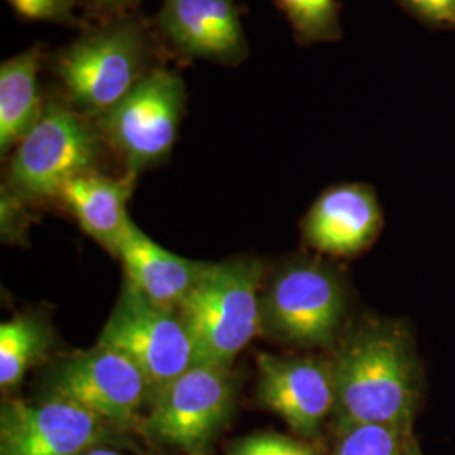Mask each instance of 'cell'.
<instances>
[{
  "mask_svg": "<svg viewBox=\"0 0 455 455\" xmlns=\"http://www.w3.org/2000/svg\"><path fill=\"white\" fill-rule=\"evenodd\" d=\"M110 423L51 395L44 402H7L0 411V455H84L103 445Z\"/></svg>",
  "mask_w": 455,
  "mask_h": 455,
  "instance_id": "30bf717a",
  "label": "cell"
},
{
  "mask_svg": "<svg viewBox=\"0 0 455 455\" xmlns=\"http://www.w3.org/2000/svg\"><path fill=\"white\" fill-rule=\"evenodd\" d=\"M116 257L139 292L154 304L178 312L210 265L167 251L133 221L120 242Z\"/></svg>",
  "mask_w": 455,
  "mask_h": 455,
  "instance_id": "5bb4252c",
  "label": "cell"
},
{
  "mask_svg": "<svg viewBox=\"0 0 455 455\" xmlns=\"http://www.w3.org/2000/svg\"><path fill=\"white\" fill-rule=\"evenodd\" d=\"M135 178L131 172L120 180L98 172L83 174L66 182L58 199L86 235L116 255L132 223L127 203L135 188Z\"/></svg>",
  "mask_w": 455,
  "mask_h": 455,
  "instance_id": "9a60e30c",
  "label": "cell"
},
{
  "mask_svg": "<svg viewBox=\"0 0 455 455\" xmlns=\"http://www.w3.org/2000/svg\"><path fill=\"white\" fill-rule=\"evenodd\" d=\"M84 455H125L120 454V452H116V451H112V449H107V447H103V445H98L95 449H92V451H88Z\"/></svg>",
  "mask_w": 455,
  "mask_h": 455,
  "instance_id": "cb8c5ba5",
  "label": "cell"
},
{
  "mask_svg": "<svg viewBox=\"0 0 455 455\" xmlns=\"http://www.w3.org/2000/svg\"><path fill=\"white\" fill-rule=\"evenodd\" d=\"M344 292L327 268L293 265L276 276L263 306L265 325L283 341L321 346L341 327Z\"/></svg>",
  "mask_w": 455,
  "mask_h": 455,
  "instance_id": "8fae6325",
  "label": "cell"
},
{
  "mask_svg": "<svg viewBox=\"0 0 455 455\" xmlns=\"http://www.w3.org/2000/svg\"><path fill=\"white\" fill-rule=\"evenodd\" d=\"M402 428L361 425L344 430L334 455H403Z\"/></svg>",
  "mask_w": 455,
  "mask_h": 455,
  "instance_id": "d6986e66",
  "label": "cell"
},
{
  "mask_svg": "<svg viewBox=\"0 0 455 455\" xmlns=\"http://www.w3.org/2000/svg\"><path fill=\"white\" fill-rule=\"evenodd\" d=\"M51 395L82 405L110 425L125 427L139 419L154 396L146 374L101 344L61 361L51 374Z\"/></svg>",
  "mask_w": 455,
  "mask_h": 455,
  "instance_id": "ba28073f",
  "label": "cell"
},
{
  "mask_svg": "<svg viewBox=\"0 0 455 455\" xmlns=\"http://www.w3.org/2000/svg\"><path fill=\"white\" fill-rule=\"evenodd\" d=\"M17 19L24 22H48L73 29H84L88 24L76 16L82 0H5Z\"/></svg>",
  "mask_w": 455,
  "mask_h": 455,
  "instance_id": "ffe728a7",
  "label": "cell"
},
{
  "mask_svg": "<svg viewBox=\"0 0 455 455\" xmlns=\"http://www.w3.org/2000/svg\"><path fill=\"white\" fill-rule=\"evenodd\" d=\"M420 16L440 22L455 24V0H405Z\"/></svg>",
  "mask_w": 455,
  "mask_h": 455,
  "instance_id": "603a6c76",
  "label": "cell"
},
{
  "mask_svg": "<svg viewBox=\"0 0 455 455\" xmlns=\"http://www.w3.org/2000/svg\"><path fill=\"white\" fill-rule=\"evenodd\" d=\"M105 144L95 120L75 110L60 93L46 95L37 124L17 144L9 163V195L58 199L66 182L97 172Z\"/></svg>",
  "mask_w": 455,
  "mask_h": 455,
  "instance_id": "3957f363",
  "label": "cell"
},
{
  "mask_svg": "<svg viewBox=\"0 0 455 455\" xmlns=\"http://www.w3.org/2000/svg\"><path fill=\"white\" fill-rule=\"evenodd\" d=\"M233 403L229 368L195 363L154 396L146 432L184 454L204 455L228 422Z\"/></svg>",
  "mask_w": 455,
  "mask_h": 455,
  "instance_id": "52a82bcc",
  "label": "cell"
},
{
  "mask_svg": "<svg viewBox=\"0 0 455 455\" xmlns=\"http://www.w3.org/2000/svg\"><path fill=\"white\" fill-rule=\"evenodd\" d=\"M300 44L341 37L338 0H274Z\"/></svg>",
  "mask_w": 455,
  "mask_h": 455,
  "instance_id": "ac0fdd59",
  "label": "cell"
},
{
  "mask_svg": "<svg viewBox=\"0 0 455 455\" xmlns=\"http://www.w3.org/2000/svg\"><path fill=\"white\" fill-rule=\"evenodd\" d=\"M188 92L176 69L159 66L152 69L114 108L95 120L105 144L114 148L139 174L164 163L176 144L186 112Z\"/></svg>",
  "mask_w": 455,
  "mask_h": 455,
  "instance_id": "5b68a950",
  "label": "cell"
},
{
  "mask_svg": "<svg viewBox=\"0 0 455 455\" xmlns=\"http://www.w3.org/2000/svg\"><path fill=\"white\" fill-rule=\"evenodd\" d=\"M381 228V210L364 184L332 186L312 204L304 235L323 253L347 257L364 250Z\"/></svg>",
  "mask_w": 455,
  "mask_h": 455,
  "instance_id": "4fadbf2b",
  "label": "cell"
},
{
  "mask_svg": "<svg viewBox=\"0 0 455 455\" xmlns=\"http://www.w3.org/2000/svg\"><path fill=\"white\" fill-rule=\"evenodd\" d=\"M403 455H420L417 451H413V449H405V452H403Z\"/></svg>",
  "mask_w": 455,
  "mask_h": 455,
  "instance_id": "d4e9b609",
  "label": "cell"
},
{
  "mask_svg": "<svg viewBox=\"0 0 455 455\" xmlns=\"http://www.w3.org/2000/svg\"><path fill=\"white\" fill-rule=\"evenodd\" d=\"M46 325L33 315H16L0 324V387L19 385L48 347Z\"/></svg>",
  "mask_w": 455,
  "mask_h": 455,
  "instance_id": "e0dca14e",
  "label": "cell"
},
{
  "mask_svg": "<svg viewBox=\"0 0 455 455\" xmlns=\"http://www.w3.org/2000/svg\"><path fill=\"white\" fill-rule=\"evenodd\" d=\"M259 398L293 432L314 437L336 408L334 368L323 359L259 355Z\"/></svg>",
  "mask_w": 455,
  "mask_h": 455,
  "instance_id": "7c38bea8",
  "label": "cell"
},
{
  "mask_svg": "<svg viewBox=\"0 0 455 455\" xmlns=\"http://www.w3.org/2000/svg\"><path fill=\"white\" fill-rule=\"evenodd\" d=\"M43 44H36L0 65V152L9 150L31 132L44 108L39 71L46 63Z\"/></svg>",
  "mask_w": 455,
  "mask_h": 455,
  "instance_id": "2e32d148",
  "label": "cell"
},
{
  "mask_svg": "<svg viewBox=\"0 0 455 455\" xmlns=\"http://www.w3.org/2000/svg\"><path fill=\"white\" fill-rule=\"evenodd\" d=\"M98 344L131 359L146 374L154 396L196 363L195 346L180 312L154 304L129 280Z\"/></svg>",
  "mask_w": 455,
  "mask_h": 455,
  "instance_id": "8992f818",
  "label": "cell"
},
{
  "mask_svg": "<svg viewBox=\"0 0 455 455\" xmlns=\"http://www.w3.org/2000/svg\"><path fill=\"white\" fill-rule=\"evenodd\" d=\"M165 51L139 12L88 24L69 44L46 54L60 95L90 120L107 114L147 75L164 66Z\"/></svg>",
  "mask_w": 455,
  "mask_h": 455,
  "instance_id": "6da1fadb",
  "label": "cell"
},
{
  "mask_svg": "<svg viewBox=\"0 0 455 455\" xmlns=\"http://www.w3.org/2000/svg\"><path fill=\"white\" fill-rule=\"evenodd\" d=\"M229 455H315V452L300 440L280 434H257L238 440Z\"/></svg>",
  "mask_w": 455,
  "mask_h": 455,
  "instance_id": "44dd1931",
  "label": "cell"
},
{
  "mask_svg": "<svg viewBox=\"0 0 455 455\" xmlns=\"http://www.w3.org/2000/svg\"><path fill=\"white\" fill-rule=\"evenodd\" d=\"M334 368L342 430L361 425L402 428L417 403V368L407 338L393 329L359 334Z\"/></svg>",
  "mask_w": 455,
  "mask_h": 455,
  "instance_id": "7a4b0ae2",
  "label": "cell"
},
{
  "mask_svg": "<svg viewBox=\"0 0 455 455\" xmlns=\"http://www.w3.org/2000/svg\"><path fill=\"white\" fill-rule=\"evenodd\" d=\"M260 265L251 260L210 263L180 314L195 346L196 363L227 366L263 323Z\"/></svg>",
  "mask_w": 455,
  "mask_h": 455,
  "instance_id": "277c9868",
  "label": "cell"
},
{
  "mask_svg": "<svg viewBox=\"0 0 455 455\" xmlns=\"http://www.w3.org/2000/svg\"><path fill=\"white\" fill-rule=\"evenodd\" d=\"M242 12L236 0H163L152 26L178 65L206 60L233 68L250 54Z\"/></svg>",
  "mask_w": 455,
  "mask_h": 455,
  "instance_id": "9c48e42d",
  "label": "cell"
},
{
  "mask_svg": "<svg viewBox=\"0 0 455 455\" xmlns=\"http://www.w3.org/2000/svg\"><path fill=\"white\" fill-rule=\"evenodd\" d=\"M140 2L142 0H82V7L88 24H98L137 12Z\"/></svg>",
  "mask_w": 455,
  "mask_h": 455,
  "instance_id": "7402d4cb",
  "label": "cell"
}]
</instances>
